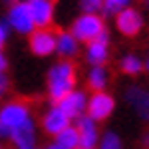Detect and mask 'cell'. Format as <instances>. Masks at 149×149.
<instances>
[{
	"instance_id": "cell-4",
	"label": "cell",
	"mask_w": 149,
	"mask_h": 149,
	"mask_svg": "<svg viewBox=\"0 0 149 149\" xmlns=\"http://www.w3.org/2000/svg\"><path fill=\"white\" fill-rule=\"evenodd\" d=\"M56 26H48V28H36L30 32V52L38 58L50 56L56 50Z\"/></svg>"
},
{
	"instance_id": "cell-7",
	"label": "cell",
	"mask_w": 149,
	"mask_h": 149,
	"mask_svg": "<svg viewBox=\"0 0 149 149\" xmlns=\"http://www.w3.org/2000/svg\"><path fill=\"white\" fill-rule=\"evenodd\" d=\"M30 16H32V22L36 28H48L52 26L54 20V2L50 0H28L26 2Z\"/></svg>"
},
{
	"instance_id": "cell-30",
	"label": "cell",
	"mask_w": 149,
	"mask_h": 149,
	"mask_svg": "<svg viewBox=\"0 0 149 149\" xmlns=\"http://www.w3.org/2000/svg\"><path fill=\"white\" fill-rule=\"evenodd\" d=\"M50 2H56V0H50Z\"/></svg>"
},
{
	"instance_id": "cell-27",
	"label": "cell",
	"mask_w": 149,
	"mask_h": 149,
	"mask_svg": "<svg viewBox=\"0 0 149 149\" xmlns=\"http://www.w3.org/2000/svg\"><path fill=\"white\" fill-rule=\"evenodd\" d=\"M143 4H145V6H147V8H149V0H143Z\"/></svg>"
},
{
	"instance_id": "cell-10",
	"label": "cell",
	"mask_w": 149,
	"mask_h": 149,
	"mask_svg": "<svg viewBox=\"0 0 149 149\" xmlns=\"http://www.w3.org/2000/svg\"><path fill=\"white\" fill-rule=\"evenodd\" d=\"M8 20H10L12 28H16V30H18V32H22V34H30V32L36 28L34 22H32V16H30L28 6H26V4H22V2L12 4Z\"/></svg>"
},
{
	"instance_id": "cell-26",
	"label": "cell",
	"mask_w": 149,
	"mask_h": 149,
	"mask_svg": "<svg viewBox=\"0 0 149 149\" xmlns=\"http://www.w3.org/2000/svg\"><path fill=\"white\" fill-rule=\"evenodd\" d=\"M48 149H66V147H62V145H58V143H56V145H50Z\"/></svg>"
},
{
	"instance_id": "cell-3",
	"label": "cell",
	"mask_w": 149,
	"mask_h": 149,
	"mask_svg": "<svg viewBox=\"0 0 149 149\" xmlns=\"http://www.w3.org/2000/svg\"><path fill=\"white\" fill-rule=\"evenodd\" d=\"M34 102H36L34 97H14V100H10V102L2 107V111H0L2 123L8 127V129L24 123V121L28 119L30 111L34 109V107H32Z\"/></svg>"
},
{
	"instance_id": "cell-19",
	"label": "cell",
	"mask_w": 149,
	"mask_h": 149,
	"mask_svg": "<svg viewBox=\"0 0 149 149\" xmlns=\"http://www.w3.org/2000/svg\"><path fill=\"white\" fill-rule=\"evenodd\" d=\"M105 0H80V10L86 14H97L103 10Z\"/></svg>"
},
{
	"instance_id": "cell-5",
	"label": "cell",
	"mask_w": 149,
	"mask_h": 149,
	"mask_svg": "<svg viewBox=\"0 0 149 149\" xmlns=\"http://www.w3.org/2000/svg\"><path fill=\"white\" fill-rule=\"evenodd\" d=\"M115 26L123 36L135 38L143 28V18L135 8H121L115 16Z\"/></svg>"
},
{
	"instance_id": "cell-14",
	"label": "cell",
	"mask_w": 149,
	"mask_h": 149,
	"mask_svg": "<svg viewBox=\"0 0 149 149\" xmlns=\"http://www.w3.org/2000/svg\"><path fill=\"white\" fill-rule=\"evenodd\" d=\"M56 105L68 115L70 119L72 117H80L84 113V109H86V95H84V92H72Z\"/></svg>"
},
{
	"instance_id": "cell-18",
	"label": "cell",
	"mask_w": 149,
	"mask_h": 149,
	"mask_svg": "<svg viewBox=\"0 0 149 149\" xmlns=\"http://www.w3.org/2000/svg\"><path fill=\"white\" fill-rule=\"evenodd\" d=\"M119 70L127 74V76H137L139 72L143 70V64H141V60L135 56H125L121 60V64H119Z\"/></svg>"
},
{
	"instance_id": "cell-12",
	"label": "cell",
	"mask_w": 149,
	"mask_h": 149,
	"mask_svg": "<svg viewBox=\"0 0 149 149\" xmlns=\"http://www.w3.org/2000/svg\"><path fill=\"white\" fill-rule=\"evenodd\" d=\"M70 125V117L58 105H54L46 115H42V129L48 135H58L62 129H66Z\"/></svg>"
},
{
	"instance_id": "cell-24",
	"label": "cell",
	"mask_w": 149,
	"mask_h": 149,
	"mask_svg": "<svg viewBox=\"0 0 149 149\" xmlns=\"http://www.w3.org/2000/svg\"><path fill=\"white\" fill-rule=\"evenodd\" d=\"M8 135H10V129L4 125V123H2V119H0V137H8Z\"/></svg>"
},
{
	"instance_id": "cell-8",
	"label": "cell",
	"mask_w": 149,
	"mask_h": 149,
	"mask_svg": "<svg viewBox=\"0 0 149 149\" xmlns=\"http://www.w3.org/2000/svg\"><path fill=\"white\" fill-rule=\"evenodd\" d=\"M125 100L127 103L135 109V113L149 123V90L147 88H139V86H131L125 92Z\"/></svg>"
},
{
	"instance_id": "cell-16",
	"label": "cell",
	"mask_w": 149,
	"mask_h": 149,
	"mask_svg": "<svg viewBox=\"0 0 149 149\" xmlns=\"http://www.w3.org/2000/svg\"><path fill=\"white\" fill-rule=\"evenodd\" d=\"M88 90L92 93H97V92H103L105 86H107V72L102 68V66H95V68L90 72L88 76Z\"/></svg>"
},
{
	"instance_id": "cell-29",
	"label": "cell",
	"mask_w": 149,
	"mask_h": 149,
	"mask_svg": "<svg viewBox=\"0 0 149 149\" xmlns=\"http://www.w3.org/2000/svg\"><path fill=\"white\" fill-rule=\"evenodd\" d=\"M147 70H149V62H147Z\"/></svg>"
},
{
	"instance_id": "cell-31",
	"label": "cell",
	"mask_w": 149,
	"mask_h": 149,
	"mask_svg": "<svg viewBox=\"0 0 149 149\" xmlns=\"http://www.w3.org/2000/svg\"><path fill=\"white\" fill-rule=\"evenodd\" d=\"M0 149H2V147H0Z\"/></svg>"
},
{
	"instance_id": "cell-1",
	"label": "cell",
	"mask_w": 149,
	"mask_h": 149,
	"mask_svg": "<svg viewBox=\"0 0 149 149\" xmlns=\"http://www.w3.org/2000/svg\"><path fill=\"white\" fill-rule=\"evenodd\" d=\"M76 80H78V64L74 60L60 62L50 70V74H48V93H50V100L54 105L60 103L68 93L74 92Z\"/></svg>"
},
{
	"instance_id": "cell-17",
	"label": "cell",
	"mask_w": 149,
	"mask_h": 149,
	"mask_svg": "<svg viewBox=\"0 0 149 149\" xmlns=\"http://www.w3.org/2000/svg\"><path fill=\"white\" fill-rule=\"evenodd\" d=\"M56 139H58V145H62V147H66V149H78V145H80L78 129L76 127H70V125L66 129H62L56 135Z\"/></svg>"
},
{
	"instance_id": "cell-15",
	"label": "cell",
	"mask_w": 149,
	"mask_h": 149,
	"mask_svg": "<svg viewBox=\"0 0 149 149\" xmlns=\"http://www.w3.org/2000/svg\"><path fill=\"white\" fill-rule=\"evenodd\" d=\"M56 50L60 52L62 58L72 60V58L78 56V40L70 34V32L58 30V34H56Z\"/></svg>"
},
{
	"instance_id": "cell-23",
	"label": "cell",
	"mask_w": 149,
	"mask_h": 149,
	"mask_svg": "<svg viewBox=\"0 0 149 149\" xmlns=\"http://www.w3.org/2000/svg\"><path fill=\"white\" fill-rule=\"evenodd\" d=\"M6 36H8L6 24H0V52H2V48H4V44H6Z\"/></svg>"
},
{
	"instance_id": "cell-25",
	"label": "cell",
	"mask_w": 149,
	"mask_h": 149,
	"mask_svg": "<svg viewBox=\"0 0 149 149\" xmlns=\"http://www.w3.org/2000/svg\"><path fill=\"white\" fill-rule=\"evenodd\" d=\"M8 68V62H6V58H4V54L0 52V74H4V70Z\"/></svg>"
},
{
	"instance_id": "cell-21",
	"label": "cell",
	"mask_w": 149,
	"mask_h": 149,
	"mask_svg": "<svg viewBox=\"0 0 149 149\" xmlns=\"http://www.w3.org/2000/svg\"><path fill=\"white\" fill-rule=\"evenodd\" d=\"M129 0H105L103 2V10L105 14H115V12H119L121 8H125V4Z\"/></svg>"
},
{
	"instance_id": "cell-20",
	"label": "cell",
	"mask_w": 149,
	"mask_h": 149,
	"mask_svg": "<svg viewBox=\"0 0 149 149\" xmlns=\"http://www.w3.org/2000/svg\"><path fill=\"white\" fill-rule=\"evenodd\" d=\"M100 149H123L121 147V139L117 137L115 133H105V137H103Z\"/></svg>"
},
{
	"instance_id": "cell-28",
	"label": "cell",
	"mask_w": 149,
	"mask_h": 149,
	"mask_svg": "<svg viewBox=\"0 0 149 149\" xmlns=\"http://www.w3.org/2000/svg\"><path fill=\"white\" fill-rule=\"evenodd\" d=\"M8 2H10V4H16V2H18V0H8Z\"/></svg>"
},
{
	"instance_id": "cell-11",
	"label": "cell",
	"mask_w": 149,
	"mask_h": 149,
	"mask_svg": "<svg viewBox=\"0 0 149 149\" xmlns=\"http://www.w3.org/2000/svg\"><path fill=\"white\" fill-rule=\"evenodd\" d=\"M78 135H80V145L78 149H95L97 143V127L92 117L80 115L78 117Z\"/></svg>"
},
{
	"instance_id": "cell-22",
	"label": "cell",
	"mask_w": 149,
	"mask_h": 149,
	"mask_svg": "<svg viewBox=\"0 0 149 149\" xmlns=\"http://www.w3.org/2000/svg\"><path fill=\"white\" fill-rule=\"evenodd\" d=\"M8 90H10V80H8V76L0 74V97H2V95H6Z\"/></svg>"
},
{
	"instance_id": "cell-2",
	"label": "cell",
	"mask_w": 149,
	"mask_h": 149,
	"mask_svg": "<svg viewBox=\"0 0 149 149\" xmlns=\"http://www.w3.org/2000/svg\"><path fill=\"white\" fill-rule=\"evenodd\" d=\"M103 32H105V24L97 14H84L80 18H76L72 24V30H70V34L78 42H84V44L93 42Z\"/></svg>"
},
{
	"instance_id": "cell-13",
	"label": "cell",
	"mask_w": 149,
	"mask_h": 149,
	"mask_svg": "<svg viewBox=\"0 0 149 149\" xmlns=\"http://www.w3.org/2000/svg\"><path fill=\"white\" fill-rule=\"evenodd\" d=\"M107 42H109V34L107 30L100 34L93 42H90L88 48V62H92L93 66H103L107 62Z\"/></svg>"
},
{
	"instance_id": "cell-6",
	"label": "cell",
	"mask_w": 149,
	"mask_h": 149,
	"mask_svg": "<svg viewBox=\"0 0 149 149\" xmlns=\"http://www.w3.org/2000/svg\"><path fill=\"white\" fill-rule=\"evenodd\" d=\"M115 102L109 93L105 92H97L92 95V100L88 103V117H92L93 121H105L109 115L113 113Z\"/></svg>"
},
{
	"instance_id": "cell-9",
	"label": "cell",
	"mask_w": 149,
	"mask_h": 149,
	"mask_svg": "<svg viewBox=\"0 0 149 149\" xmlns=\"http://www.w3.org/2000/svg\"><path fill=\"white\" fill-rule=\"evenodd\" d=\"M10 139L16 145V149H34L36 143V131H34V123L30 119H26L24 123L12 127L10 129Z\"/></svg>"
}]
</instances>
